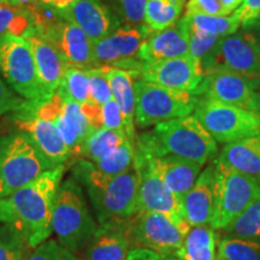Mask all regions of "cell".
<instances>
[{"mask_svg":"<svg viewBox=\"0 0 260 260\" xmlns=\"http://www.w3.org/2000/svg\"><path fill=\"white\" fill-rule=\"evenodd\" d=\"M65 165L45 171L40 176L0 199V222L14 228L34 249L53 233L52 217Z\"/></svg>","mask_w":260,"mask_h":260,"instance_id":"cell-1","label":"cell"},{"mask_svg":"<svg viewBox=\"0 0 260 260\" xmlns=\"http://www.w3.org/2000/svg\"><path fill=\"white\" fill-rule=\"evenodd\" d=\"M73 176L86 187L99 224L125 223L135 213L139 186L135 167L109 176L96 170L92 161L80 159Z\"/></svg>","mask_w":260,"mask_h":260,"instance_id":"cell-2","label":"cell"},{"mask_svg":"<svg viewBox=\"0 0 260 260\" xmlns=\"http://www.w3.org/2000/svg\"><path fill=\"white\" fill-rule=\"evenodd\" d=\"M135 146L154 157L175 155L204 165L218 152L216 140L194 115L170 119L140 135Z\"/></svg>","mask_w":260,"mask_h":260,"instance_id":"cell-3","label":"cell"},{"mask_svg":"<svg viewBox=\"0 0 260 260\" xmlns=\"http://www.w3.org/2000/svg\"><path fill=\"white\" fill-rule=\"evenodd\" d=\"M96 226L80 182L74 176L61 182L52 217V230L59 245L76 254L86 249Z\"/></svg>","mask_w":260,"mask_h":260,"instance_id":"cell-4","label":"cell"},{"mask_svg":"<svg viewBox=\"0 0 260 260\" xmlns=\"http://www.w3.org/2000/svg\"><path fill=\"white\" fill-rule=\"evenodd\" d=\"M53 169L23 133L0 136V199Z\"/></svg>","mask_w":260,"mask_h":260,"instance_id":"cell-5","label":"cell"},{"mask_svg":"<svg viewBox=\"0 0 260 260\" xmlns=\"http://www.w3.org/2000/svg\"><path fill=\"white\" fill-rule=\"evenodd\" d=\"M214 204L211 228L223 230L260 199V177L249 176L214 160Z\"/></svg>","mask_w":260,"mask_h":260,"instance_id":"cell-6","label":"cell"},{"mask_svg":"<svg viewBox=\"0 0 260 260\" xmlns=\"http://www.w3.org/2000/svg\"><path fill=\"white\" fill-rule=\"evenodd\" d=\"M134 89L135 122L140 128L189 116L199 99L191 93L167 88L142 79L134 81Z\"/></svg>","mask_w":260,"mask_h":260,"instance_id":"cell-7","label":"cell"},{"mask_svg":"<svg viewBox=\"0 0 260 260\" xmlns=\"http://www.w3.org/2000/svg\"><path fill=\"white\" fill-rule=\"evenodd\" d=\"M193 115L217 144L226 145L260 134L258 113L209 98L199 96Z\"/></svg>","mask_w":260,"mask_h":260,"instance_id":"cell-8","label":"cell"},{"mask_svg":"<svg viewBox=\"0 0 260 260\" xmlns=\"http://www.w3.org/2000/svg\"><path fill=\"white\" fill-rule=\"evenodd\" d=\"M134 167L139 181L135 213L158 212L165 214L180 226L184 235H187L190 225L183 217L181 200L168 189L158 176L152 167L148 154L136 146Z\"/></svg>","mask_w":260,"mask_h":260,"instance_id":"cell-9","label":"cell"},{"mask_svg":"<svg viewBox=\"0 0 260 260\" xmlns=\"http://www.w3.org/2000/svg\"><path fill=\"white\" fill-rule=\"evenodd\" d=\"M0 73L24 99L45 100L30 44L25 38L0 37Z\"/></svg>","mask_w":260,"mask_h":260,"instance_id":"cell-10","label":"cell"},{"mask_svg":"<svg viewBox=\"0 0 260 260\" xmlns=\"http://www.w3.org/2000/svg\"><path fill=\"white\" fill-rule=\"evenodd\" d=\"M128 232L132 248L152 249L161 258H181L186 235L170 217L158 212L134 213L128 222Z\"/></svg>","mask_w":260,"mask_h":260,"instance_id":"cell-11","label":"cell"},{"mask_svg":"<svg viewBox=\"0 0 260 260\" xmlns=\"http://www.w3.org/2000/svg\"><path fill=\"white\" fill-rule=\"evenodd\" d=\"M200 64L204 74L212 71L233 73L260 88V58L242 29L220 38L210 56Z\"/></svg>","mask_w":260,"mask_h":260,"instance_id":"cell-12","label":"cell"},{"mask_svg":"<svg viewBox=\"0 0 260 260\" xmlns=\"http://www.w3.org/2000/svg\"><path fill=\"white\" fill-rule=\"evenodd\" d=\"M149 32L151 29L146 24L118 27L106 38L93 44L95 67L118 68L129 71L133 77L139 79L142 61L138 59V53Z\"/></svg>","mask_w":260,"mask_h":260,"instance_id":"cell-13","label":"cell"},{"mask_svg":"<svg viewBox=\"0 0 260 260\" xmlns=\"http://www.w3.org/2000/svg\"><path fill=\"white\" fill-rule=\"evenodd\" d=\"M194 95L209 98L260 115L259 88L240 75L226 71L204 74Z\"/></svg>","mask_w":260,"mask_h":260,"instance_id":"cell-14","label":"cell"},{"mask_svg":"<svg viewBox=\"0 0 260 260\" xmlns=\"http://www.w3.org/2000/svg\"><path fill=\"white\" fill-rule=\"evenodd\" d=\"M203 77L204 71L200 61L190 54L171 59L142 63L139 73V79L191 94H194L200 86Z\"/></svg>","mask_w":260,"mask_h":260,"instance_id":"cell-15","label":"cell"},{"mask_svg":"<svg viewBox=\"0 0 260 260\" xmlns=\"http://www.w3.org/2000/svg\"><path fill=\"white\" fill-rule=\"evenodd\" d=\"M38 34L59 52L68 68L81 70L95 68L93 42L77 25L60 18Z\"/></svg>","mask_w":260,"mask_h":260,"instance_id":"cell-16","label":"cell"},{"mask_svg":"<svg viewBox=\"0 0 260 260\" xmlns=\"http://www.w3.org/2000/svg\"><path fill=\"white\" fill-rule=\"evenodd\" d=\"M58 14L65 21L77 25L93 44L119 27V19L102 0H76L69 8L58 10Z\"/></svg>","mask_w":260,"mask_h":260,"instance_id":"cell-17","label":"cell"},{"mask_svg":"<svg viewBox=\"0 0 260 260\" xmlns=\"http://www.w3.org/2000/svg\"><path fill=\"white\" fill-rule=\"evenodd\" d=\"M16 125L19 132L30 139L38 151L53 168L64 165V162L71 158L69 148L52 122L32 115H16Z\"/></svg>","mask_w":260,"mask_h":260,"instance_id":"cell-18","label":"cell"},{"mask_svg":"<svg viewBox=\"0 0 260 260\" xmlns=\"http://www.w3.org/2000/svg\"><path fill=\"white\" fill-rule=\"evenodd\" d=\"M25 39L30 44L44 98L48 99L59 88L68 65L59 52L39 35L35 29Z\"/></svg>","mask_w":260,"mask_h":260,"instance_id":"cell-19","label":"cell"},{"mask_svg":"<svg viewBox=\"0 0 260 260\" xmlns=\"http://www.w3.org/2000/svg\"><path fill=\"white\" fill-rule=\"evenodd\" d=\"M214 204V164L200 172L189 191L181 199L182 212L190 226H210Z\"/></svg>","mask_w":260,"mask_h":260,"instance_id":"cell-20","label":"cell"},{"mask_svg":"<svg viewBox=\"0 0 260 260\" xmlns=\"http://www.w3.org/2000/svg\"><path fill=\"white\" fill-rule=\"evenodd\" d=\"M128 222L99 224L86 247L84 260H126L132 249Z\"/></svg>","mask_w":260,"mask_h":260,"instance_id":"cell-21","label":"cell"},{"mask_svg":"<svg viewBox=\"0 0 260 260\" xmlns=\"http://www.w3.org/2000/svg\"><path fill=\"white\" fill-rule=\"evenodd\" d=\"M146 153L148 154L152 167L160 180L164 182L168 189L176 195L180 200L194 186L203 170V165L188 160V159L175 157V155L154 157L148 152Z\"/></svg>","mask_w":260,"mask_h":260,"instance_id":"cell-22","label":"cell"},{"mask_svg":"<svg viewBox=\"0 0 260 260\" xmlns=\"http://www.w3.org/2000/svg\"><path fill=\"white\" fill-rule=\"evenodd\" d=\"M184 56H189V46L183 32L175 24L162 30H151L140 47L138 59L151 63Z\"/></svg>","mask_w":260,"mask_h":260,"instance_id":"cell-23","label":"cell"},{"mask_svg":"<svg viewBox=\"0 0 260 260\" xmlns=\"http://www.w3.org/2000/svg\"><path fill=\"white\" fill-rule=\"evenodd\" d=\"M106 68V76L112 98L121 110L124 132L129 141L135 146V89L133 75L118 68Z\"/></svg>","mask_w":260,"mask_h":260,"instance_id":"cell-24","label":"cell"},{"mask_svg":"<svg viewBox=\"0 0 260 260\" xmlns=\"http://www.w3.org/2000/svg\"><path fill=\"white\" fill-rule=\"evenodd\" d=\"M216 161L249 176L260 177V134L224 145Z\"/></svg>","mask_w":260,"mask_h":260,"instance_id":"cell-25","label":"cell"},{"mask_svg":"<svg viewBox=\"0 0 260 260\" xmlns=\"http://www.w3.org/2000/svg\"><path fill=\"white\" fill-rule=\"evenodd\" d=\"M217 234L211 226H190L184 237L181 259L216 260Z\"/></svg>","mask_w":260,"mask_h":260,"instance_id":"cell-26","label":"cell"},{"mask_svg":"<svg viewBox=\"0 0 260 260\" xmlns=\"http://www.w3.org/2000/svg\"><path fill=\"white\" fill-rule=\"evenodd\" d=\"M184 0H147L145 24L151 30H162L178 22Z\"/></svg>","mask_w":260,"mask_h":260,"instance_id":"cell-27","label":"cell"},{"mask_svg":"<svg viewBox=\"0 0 260 260\" xmlns=\"http://www.w3.org/2000/svg\"><path fill=\"white\" fill-rule=\"evenodd\" d=\"M126 140L129 139L126 138L124 133L107 128H99L94 130L88 139L84 141L80 149L79 158L94 162L102 158L107 151L117 147Z\"/></svg>","mask_w":260,"mask_h":260,"instance_id":"cell-28","label":"cell"},{"mask_svg":"<svg viewBox=\"0 0 260 260\" xmlns=\"http://www.w3.org/2000/svg\"><path fill=\"white\" fill-rule=\"evenodd\" d=\"M135 146L126 140L117 147L107 151L102 158L93 162L96 170L109 176H116L122 172L128 171L134 167Z\"/></svg>","mask_w":260,"mask_h":260,"instance_id":"cell-29","label":"cell"},{"mask_svg":"<svg viewBox=\"0 0 260 260\" xmlns=\"http://www.w3.org/2000/svg\"><path fill=\"white\" fill-rule=\"evenodd\" d=\"M31 16L25 9L0 4V37L15 35L25 38L34 30Z\"/></svg>","mask_w":260,"mask_h":260,"instance_id":"cell-30","label":"cell"},{"mask_svg":"<svg viewBox=\"0 0 260 260\" xmlns=\"http://www.w3.org/2000/svg\"><path fill=\"white\" fill-rule=\"evenodd\" d=\"M217 256L222 260H260V242L225 235L217 241Z\"/></svg>","mask_w":260,"mask_h":260,"instance_id":"cell-31","label":"cell"},{"mask_svg":"<svg viewBox=\"0 0 260 260\" xmlns=\"http://www.w3.org/2000/svg\"><path fill=\"white\" fill-rule=\"evenodd\" d=\"M183 18L193 27L219 38L234 34L241 27V22L239 21L235 14L229 16L184 14Z\"/></svg>","mask_w":260,"mask_h":260,"instance_id":"cell-32","label":"cell"},{"mask_svg":"<svg viewBox=\"0 0 260 260\" xmlns=\"http://www.w3.org/2000/svg\"><path fill=\"white\" fill-rule=\"evenodd\" d=\"M176 24L187 39L188 46H189V54L195 59L199 60L200 63L205 58L210 56L211 52L214 50V47L220 40L219 37L203 31L190 25L183 17L178 19Z\"/></svg>","mask_w":260,"mask_h":260,"instance_id":"cell-33","label":"cell"},{"mask_svg":"<svg viewBox=\"0 0 260 260\" xmlns=\"http://www.w3.org/2000/svg\"><path fill=\"white\" fill-rule=\"evenodd\" d=\"M57 92L61 98H67L81 105L90 103L89 76L87 70L68 68Z\"/></svg>","mask_w":260,"mask_h":260,"instance_id":"cell-34","label":"cell"},{"mask_svg":"<svg viewBox=\"0 0 260 260\" xmlns=\"http://www.w3.org/2000/svg\"><path fill=\"white\" fill-rule=\"evenodd\" d=\"M225 235L260 242V199L223 229Z\"/></svg>","mask_w":260,"mask_h":260,"instance_id":"cell-35","label":"cell"},{"mask_svg":"<svg viewBox=\"0 0 260 260\" xmlns=\"http://www.w3.org/2000/svg\"><path fill=\"white\" fill-rule=\"evenodd\" d=\"M27 248L29 247L19 233L0 222V260H24Z\"/></svg>","mask_w":260,"mask_h":260,"instance_id":"cell-36","label":"cell"},{"mask_svg":"<svg viewBox=\"0 0 260 260\" xmlns=\"http://www.w3.org/2000/svg\"><path fill=\"white\" fill-rule=\"evenodd\" d=\"M112 11L125 25L138 27L145 24V11L147 0H110Z\"/></svg>","mask_w":260,"mask_h":260,"instance_id":"cell-37","label":"cell"},{"mask_svg":"<svg viewBox=\"0 0 260 260\" xmlns=\"http://www.w3.org/2000/svg\"><path fill=\"white\" fill-rule=\"evenodd\" d=\"M89 76V98L90 103L102 107L112 99L111 88L106 76L105 67H95L87 70Z\"/></svg>","mask_w":260,"mask_h":260,"instance_id":"cell-38","label":"cell"},{"mask_svg":"<svg viewBox=\"0 0 260 260\" xmlns=\"http://www.w3.org/2000/svg\"><path fill=\"white\" fill-rule=\"evenodd\" d=\"M24 260H80L76 254L68 251L59 242L54 240H47L41 245L35 247L25 255Z\"/></svg>","mask_w":260,"mask_h":260,"instance_id":"cell-39","label":"cell"},{"mask_svg":"<svg viewBox=\"0 0 260 260\" xmlns=\"http://www.w3.org/2000/svg\"><path fill=\"white\" fill-rule=\"evenodd\" d=\"M100 117H102L103 128L117 130V132H122L125 134L121 110H119V107L113 98L102 106Z\"/></svg>","mask_w":260,"mask_h":260,"instance_id":"cell-40","label":"cell"},{"mask_svg":"<svg viewBox=\"0 0 260 260\" xmlns=\"http://www.w3.org/2000/svg\"><path fill=\"white\" fill-rule=\"evenodd\" d=\"M186 14L229 16L219 0H189L187 3Z\"/></svg>","mask_w":260,"mask_h":260,"instance_id":"cell-41","label":"cell"},{"mask_svg":"<svg viewBox=\"0 0 260 260\" xmlns=\"http://www.w3.org/2000/svg\"><path fill=\"white\" fill-rule=\"evenodd\" d=\"M25 100L22 99L10 90L5 83L0 80V117L5 113L15 112L23 105Z\"/></svg>","mask_w":260,"mask_h":260,"instance_id":"cell-42","label":"cell"},{"mask_svg":"<svg viewBox=\"0 0 260 260\" xmlns=\"http://www.w3.org/2000/svg\"><path fill=\"white\" fill-rule=\"evenodd\" d=\"M233 14H235L241 24L247 21H251L260 16V0H243L242 4Z\"/></svg>","mask_w":260,"mask_h":260,"instance_id":"cell-43","label":"cell"},{"mask_svg":"<svg viewBox=\"0 0 260 260\" xmlns=\"http://www.w3.org/2000/svg\"><path fill=\"white\" fill-rule=\"evenodd\" d=\"M241 29L246 34V37L249 39V41L252 42L253 47L255 48L260 58V16L242 23Z\"/></svg>","mask_w":260,"mask_h":260,"instance_id":"cell-44","label":"cell"},{"mask_svg":"<svg viewBox=\"0 0 260 260\" xmlns=\"http://www.w3.org/2000/svg\"><path fill=\"white\" fill-rule=\"evenodd\" d=\"M126 260H162L157 252L142 247H134L128 253Z\"/></svg>","mask_w":260,"mask_h":260,"instance_id":"cell-45","label":"cell"},{"mask_svg":"<svg viewBox=\"0 0 260 260\" xmlns=\"http://www.w3.org/2000/svg\"><path fill=\"white\" fill-rule=\"evenodd\" d=\"M39 2L56 10H64L73 5L76 0H39Z\"/></svg>","mask_w":260,"mask_h":260,"instance_id":"cell-46","label":"cell"},{"mask_svg":"<svg viewBox=\"0 0 260 260\" xmlns=\"http://www.w3.org/2000/svg\"><path fill=\"white\" fill-rule=\"evenodd\" d=\"M219 2L222 3V5L224 6V9L226 10L228 14L232 15L233 12L242 4L243 0H219Z\"/></svg>","mask_w":260,"mask_h":260,"instance_id":"cell-47","label":"cell"},{"mask_svg":"<svg viewBox=\"0 0 260 260\" xmlns=\"http://www.w3.org/2000/svg\"><path fill=\"white\" fill-rule=\"evenodd\" d=\"M34 2H37V0H10V4L12 6H17V8L25 9Z\"/></svg>","mask_w":260,"mask_h":260,"instance_id":"cell-48","label":"cell"},{"mask_svg":"<svg viewBox=\"0 0 260 260\" xmlns=\"http://www.w3.org/2000/svg\"><path fill=\"white\" fill-rule=\"evenodd\" d=\"M162 260H183L181 258H178V256H164V258H161Z\"/></svg>","mask_w":260,"mask_h":260,"instance_id":"cell-49","label":"cell"},{"mask_svg":"<svg viewBox=\"0 0 260 260\" xmlns=\"http://www.w3.org/2000/svg\"><path fill=\"white\" fill-rule=\"evenodd\" d=\"M0 4H10V0H0Z\"/></svg>","mask_w":260,"mask_h":260,"instance_id":"cell-50","label":"cell"}]
</instances>
